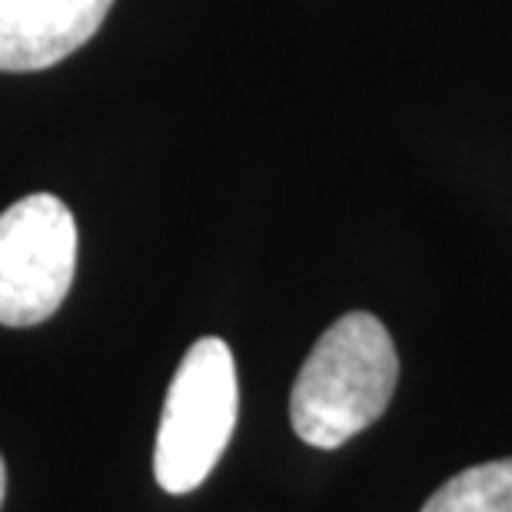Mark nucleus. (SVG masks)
<instances>
[{
    "label": "nucleus",
    "instance_id": "nucleus-4",
    "mask_svg": "<svg viewBox=\"0 0 512 512\" xmlns=\"http://www.w3.org/2000/svg\"><path fill=\"white\" fill-rule=\"evenodd\" d=\"M114 0H0V70L34 74L80 50Z\"/></svg>",
    "mask_w": 512,
    "mask_h": 512
},
{
    "label": "nucleus",
    "instance_id": "nucleus-6",
    "mask_svg": "<svg viewBox=\"0 0 512 512\" xmlns=\"http://www.w3.org/2000/svg\"><path fill=\"white\" fill-rule=\"evenodd\" d=\"M4 496H7V466L4 456H0V506H4Z\"/></svg>",
    "mask_w": 512,
    "mask_h": 512
},
{
    "label": "nucleus",
    "instance_id": "nucleus-5",
    "mask_svg": "<svg viewBox=\"0 0 512 512\" xmlns=\"http://www.w3.org/2000/svg\"><path fill=\"white\" fill-rule=\"evenodd\" d=\"M419 512H512V456L446 479Z\"/></svg>",
    "mask_w": 512,
    "mask_h": 512
},
{
    "label": "nucleus",
    "instance_id": "nucleus-1",
    "mask_svg": "<svg viewBox=\"0 0 512 512\" xmlns=\"http://www.w3.org/2000/svg\"><path fill=\"white\" fill-rule=\"evenodd\" d=\"M399 356L373 313H346L306 356L290 393V423L306 446L336 449L386 413Z\"/></svg>",
    "mask_w": 512,
    "mask_h": 512
},
{
    "label": "nucleus",
    "instance_id": "nucleus-3",
    "mask_svg": "<svg viewBox=\"0 0 512 512\" xmlns=\"http://www.w3.org/2000/svg\"><path fill=\"white\" fill-rule=\"evenodd\" d=\"M77 273V223L54 193H30L0 213V326L50 320Z\"/></svg>",
    "mask_w": 512,
    "mask_h": 512
},
{
    "label": "nucleus",
    "instance_id": "nucleus-2",
    "mask_svg": "<svg viewBox=\"0 0 512 512\" xmlns=\"http://www.w3.org/2000/svg\"><path fill=\"white\" fill-rule=\"evenodd\" d=\"M240 413L237 363L220 336H203L183 353L163 403L153 476L163 493L187 496L207 483L233 439Z\"/></svg>",
    "mask_w": 512,
    "mask_h": 512
}]
</instances>
